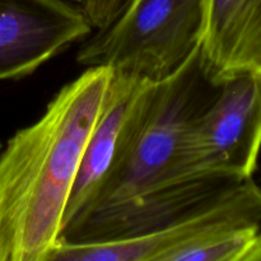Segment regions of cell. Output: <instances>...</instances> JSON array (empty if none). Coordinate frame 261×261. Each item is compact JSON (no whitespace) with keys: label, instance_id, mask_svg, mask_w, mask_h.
<instances>
[{"label":"cell","instance_id":"obj_12","mask_svg":"<svg viewBox=\"0 0 261 261\" xmlns=\"http://www.w3.org/2000/svg\"><path fill=\"white\" fill-rule=\"evenodd\" d=\"M2 149H3V145H2V142H0V152H2Z\"/></svg>","mask_w":261,"mask_h":261},{"label":"cell","instance_id":"obj_11","mask_svg":"<svg viewBox=\"0 0 261 261\" xmlns=\"http://www.w3.org/2000/svg\"><path fill=\"white\" fill-rule=\"evenodd\" d=\"M69 2H73V3H75V4H79V5H81L82 0H69Z\"/></svg>","mask_w":261,"mask_h":261},{"label":"cell","instance_id":"obj_2","mask_svg":"<svg viewBox=\"0 0 261 261\" xmlns=\"http://www.w3.org/2000/svg\"><path fill=\"white\" fill-rule=\"evenodd\" d=\"M218 88L199 47L168 78L147 83L93 203L61 234L86 219L152 198L194 176L185 163L189 133Z\"/></svg>","mask_w":261,"mask_h":261},{"label":"cell","instance_id":"obj_5","mask_svg":"<svg viewBox=\"0 0 261 261\" xmlns=\"http://www.w3.org/2000/svg\"><path fill=\"white\" fill-rule=\"evenodd\" d=\"M261 150V71L242 69L219 81L214 98L189 133L185 163L190 175L252 178Z\"/></svg>","mask_w":261,"mask_h":261},{"label":"cell","instance_id":"obj_10","mask_svg":"<svg viewBox=\"0 0 261 261\" xmlns=\"http://www.w3.org/2000/svg\"><path fill=\"white\" fill-rule=\"evenodd\" d=\"M241 261H261V231H257L251 246L245 252Z\"/></svg>","mask_w":261,"mask_h":261},{"label":"cell","instance_id":"obj_6","mask_svg":"<svg viewBox=\"0 0 261 261\" xmlns=\"http://www.w3.org/2000/svg\"><path fill=\"white\" fill-rule=\"evenodd\" d=\"M92 31L69 0H0V81L31 75Z\"/></svg>","mask_w":261,"mask_h":261},{"label":"cell","instance_id":"obj_4","mask_svg":"<svg viewBox=\"0 0 261 261\" xmlns=\"http://www.w3.org/2000/svg\"><path fill=\"white\" fill-rule=\"evenodd\" d=\"M261 189L252 178L232 184L161 228L121 241H59L46 261H176L184 251L245 229H259Z\"/></svg>","mask_w":261,"mask_h":261},{"label":"cell","instance_id":"obj_7","mask_svg":"<svg viewBox=\"0 0 261 261\" xmlns=\"http://www.w3.org/2000/svg\"><path fill=\"white\" fill-rule=\"evenodd\" d=\"M147 83L137 76L112 71L101 112L82 155L61 232L76 223L93 203L116 157L130 111Z\"/></svg>","mask_w":261,"mask_h":261},{"label":"cell","instance_id":"obj_8","mask_svg":"<svg viewBox=\"0 0 261 261\" xmlns=\"http://www.w3.org/2000/svg\"><path fill=\"white\" fill-rule=\"evenodd\" d=\"M199 48L216 82L242 69L261 71V0H205Z\"/></svg>","mask_w":261,"mask_h":261},{"label":"cell","instance_id":"obj_3","mask_svg":"<svg viewBox=\"0 0 261 261\" xmlns=\"http://www.w3.org/2000/svg\"><path fill=\"white\" fill-rule=\"evenodd\" d=\"M205 0H125L117 17L82 45L76 61L161 82L199 47Z\"/></svg>","mask_w":261,"mask_h":261},{"label":"cell","instance_id":"obj_1","mask_svg":"<svg viewBox=\"0 0 261 261\" xmlns=\"http://www.w3.org/2000/svg\"><path fill=\"white\" fill-rule=\"evenodd\" d=\"M112 70L86 68L0 152V261H46Z\"/></svg>","mask_w":261,"mask_h":261},{"label":"cell","instance_id":"obj_9","mask_svg":"<svg viewBox=\"0 0 261 261\" xmlns=\"http://www.w3.org/2000/svg\"><path fill=\"white\" fill-rule=\"evenodd\" d=\"M125 0H82L81 7L92 28L102 31L117 17Z\"/></svg>","mask_w":261,"mask_h":261}]
</instances>
